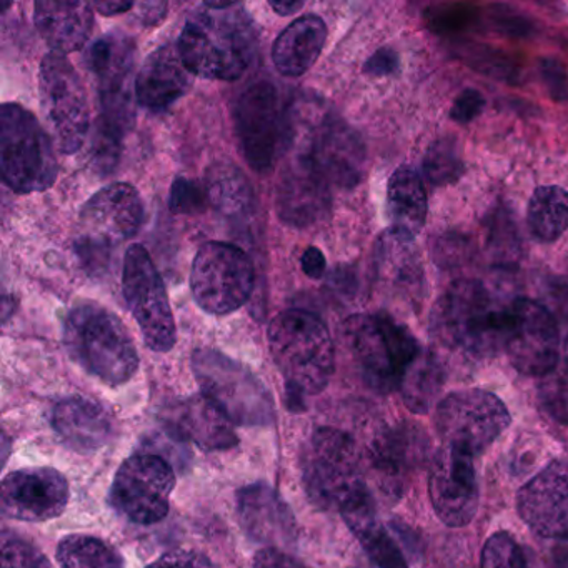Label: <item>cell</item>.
<instances>
[{
    "label": "cell",
    "instance_id": "obj_25",
    "mask_svg": "<svg viewBox=\"0 0 568 568\" xmlns=\"http://www.w3.org/2000/svg\"><path fill=\"white\" fill-rule=\"evenodd\" d=\"M94 6L88 2L42 0L34 9V22L52 52L69 54L88 44L94 28Z\"/></svg>",
    "mask_w": 568,
    "mask_h": 568
},
{
    "label": "cell",
    "instance_id": "obj_28",
    "mask_svg": "<svg viewBox=\"0 0 568 568\" xmlns=\"http://www.w3.org/2000/svg\"><path fill=\"white\" fill-rule=\"evenodd\" d=\"M341 514L375 567L407 568V560L397 541L378 520L377 508L368 488H364L361 494L348 500L341 508Z\"/></svg>",
    "mask_w": 568,
    "mask_h": 568
},
{
    "label": "cell",
    "instance_id": "obj_2",
    "mask_svg": "<svg viewBox=\"0 0 568 568\" xmlns=\"http://www.w3.org/2000/svg\"><path fill=\"white\" fill-rule=\"evenodd\" d=\"M508 327L510 305L478 281L455 282L432 312L435 338L471 357H490L505 348Z\"/></svg>",
    "mask_w": 568,
    "mask_h": 568
},
{
    "label": "cell",
    "instance_id": "obj_23",
    "mask_svg": "<svg viewBox=\"0 0 568 568\" xmlns=\"http://www.w3.org/2000/svg\"><path fill=\"white\" fill-rule=\"evenodd\" d=\"M331 187L311 164L295 158L278 181L277 211L282 221L295 227L317 222L331 209Z\"/></svg>",
    "mask_w": 568,
    "mask_h": 568
},
{
    "label": "cell",
    "instance_id": "obj_3",
    "mask_svg": "<svg viewBox=\"0 0 568 568\" xmlns=\"http://www.w3.org/2000/svg\"><path fill=\"white\" fill-rule=\"evenodd\" d=\"M268 348L284 375L291 405L304 395L321 394L335 368L334 342L317 315L307 311L282 312L268 325Z\"/></svg>",
    "mask_w": 568,
    "mask_h": 568
},
{
    "label": "cell",
    "instance_id": "obj_7",
    "mask_svg": "<svg viewBox=\"0 0 568 568\" xmlns=\"http://www.w3.org/2000/svg\"><path fill=\"white\" fill-rule=\"evenodd\" d=\"M345 338L367 384L384 394L400 387L405 371L422 351L414 334L384 312L348 318Z\"/></svg>",
    "mask_w": 568,
    "mask_h": 568
},
{
    "label": "cell",
    "instance_id": "obj_21",
    "mask_svg": "<svg viewBox=\"0 0 568 568\" xmlns=\"http://www.w3.org/2000/svg\"><path fill=\"white\" fill-rule=\"evenodd\" d=\"M521 520L541 537L568 535V464L554 460L520 488Z\"/></svg>",
    "mask_w": 568,
    "mask_h": 568
},
{
    "label": "cell",
    "instance_id": "obj_8",
    "mask_svg": "<svg viewBox=\"0 0 568 568\" xmlns=\"http://www.w3.org/2000/svg\"><path fill=\"white\" fill-rule=\"evenodd\" d=\"M192 371L202 395L221 408L232 424L261 427L274 422L272 395L244 365L212 348H199L192 355Z\"/></svg>",
    "mask_w": 568,
    "mask_h": 568
},
{
    "label": "cell",
    "instance_id": "obj_11",
    "mask_svg": "<svg viewBox=\"0 0 568 568\" xmlns=\"http://www.w3.org/2000/svg\"><path fill=\"white\" fill-rule=\"evenodd\" d=\"M510 422L504 402L480 388L452 392L435 410V428L444 444L471 457L490 447Z\"/></svg>",
    "mask_w": 568,
    "mask_h": 568
},
{
    "label": "cell",
    "instance_id": "obj_50",
    "mask_svg": "<svg viewBox=\"0 0 568 568\" xmlns=\"http://www.w3.org/2000/svg\"><path fill=\"white\" fill-rule=\"evenodd\" d=\"M134 8L132 2H95L94 9L102 16H115Z\"/></svg>",
    "mask_w": 568,
    "mask_h": 568
},
{
    "label": "cell",
    "instance_id": "obj_5",
    "mask_svg": "<svg viewBox=\"0 0 568 568\" xmlns=\"http://www.w3.org/2000/svg\"><path fill=\"white\" fill-rule=\"evenodd\" d=\"M64 344L75 364L108 385L134 377L139 354L118 315L98 304H81L69 312Z\"/></svg>",
    "mask_w": 568,
    "mask_h": 568
},
{
    "label": "cell",
    "instance_id": "obj_13",
    "mask_svg": "<svg viewBox=\"0 0 568 568\" xmlns=\"http://www.w3.org/2000/svg\"><path fill=\"white\" fill-rule=\"evenodd\" d=\"M122 291L145 345L154 352L171 351L178 342L171 302L154 261L142 245H131L125 252Z\"/></svg>",
    "mask_w": 568,
    "mask_h": 568
},
{
    "label": "cell",
    "instance_id": "obj_34",
    "mask_svg": "<svg viewBox=\"0 0 568 568\" xmlns=\"http://www.w3.org/2000/svg\"><path fill=\"white\" fill-rule=\"evenodd\" d=\"M445 384V372L432 352L422 348L400 382L402 398L408 410L427 414L440 395Z\"/></svg>",
    "mask_w": 568,
    "mask_h": 568
},
{
    "label": "cell",
    "instance_id": "obj_22",
    "mask_svg": "<svg viewBox=\"0 0 568 568\" xmlns=\"http://www.w3.org/2000/svg\"><path fill=\"white\" fill-rule=\"evenodd\" d=\"M237 508L242 527L255 541L281 548L297 538L294 514L271 485H247L239 490Z\"/></svg>",
    "mask_w": 568,
    "mask_h": 568
},
{
    "label": "cell",
    "instance_id": "obj_9",
    "mask_svg": "<svg viewBox=\"0 0 568 568\" xmlns=\"http://www.w3.org/2000/svg\"><path fill=\"white\" fill-rule=\"evenodd\" d=\"M305 490L322 508H341L364 490L361 457L354 440L335 428H318L302 458Z\"/></svg>",
    "mask_w": 568,
    "mask_h": 568
},
{
    "label": "cell",
    "instance_id": "obj_43",
    "mask_svg": "<svg viewBox=\"0 0 568 568\" xmlns=\"http://www.w3.org/2000/svg\"><path fill=\"white\" fill-rule=\"evenodd\" d=\"M540 72L551 98L558 102L568 101V79L564 64L555 59H544L540 62Z\"/></svg>",
    "mask_w": 568,
    "mask_h": 568
},
{
    "label": "cell",
    "instance_id": "obj_4",
    "mask_svg": "<svg viewBox=\"0 0 568 568\" xmlns=\"http://www.w3.org/2000/svg\"><path fill=\"white\" fill-rule=\"evenodd\" d=\"M302 161L325 181L338 187H354L362 179L365 149L361 138L327 108L307 104L291 108V144Z\"/></svg>",
    "mask_w": 568,
    "mask_h": 568
},
{
    "label": "cell",
    "instance_id": "obj_44",
    "mask_svg": "<svg viewBox=\"0 0 568 568\" xmlns=\"http://www.w3.org/2000/svg\"><path fill=\"white\" fill-rule=\"evenodd\" d=\"M400 68V59L397 52L390 48H382L365 62V74L372 78H387V75L395 74Z\"/></svg>",
    "mask_w": 568,
    "mask_h": 568
},
{
    "label": "cell",
    "instance_id": "obj_37",
    "mask_svg": "<svg viewBox=\"0 0 568 568\" xmlns=\"http://www.w3.org/2000/svg\"><path fill=\"white\" fill-rule=\"evenodd\" d=\"M464 159L460 155V145L457 139L445 138L437 139L428 148L424 158V174L432 185L455 184L464 174Z\"/></svg>",
    "mask_w": 568,
    "mask_h": 568
},
{
    "label": "cell",
    "instance_id": "obj_29",
    "mask_svg": "<svg viewBox=\"0 0 568 568\" xmlns=\"http://www.w3.org/2000/svg\"><path fill=\"white\" fill-rule=\"evenodd\" d=\"M325 41V22L318 16H304L278 36L272 48V61L285 78H298L321 58Z\"/></svg>",
    "mask_w": 568,
    "mask_h": 568
},
{
    "label": "cell",
    "instance_id": "obj_32",
    "mask_svg": "<svg viewBox=\"0 0 568 568\" xmlns=\"http://www.w3.org/2000/svg\"><path fill=\"white\" fill-rule=\"evenodd\" d=\"M378 277L395 291H417L422 284V262L414 239L395 231L382 235L377 245Z\"/></svg>",
    "mask_w": 568,
    "mask_h": 568
},
{
    "label": "cell",
    "instance_id": "obj_48",
    "mask_svg": "<svg viewBox=\"0 0 568 568\" xmlns=\"http://www.w3.org/2000/svg\"><path fill=\"white\" fill-rule=\"evenodd\" d=\"M139 8H141L144 24H158L164 18L165 12H168V4L165 2H144V4H139Z\"/></svg>",
    "mask_w": 568,
    "mask_h": 568
},
{
    "label": "cell",
    "instance_id": "obj_12",
    "mask_svg": "<svg viewBox=\"0 0 568 568\" xmlns=\"http://www.w3.org/2000/svg\"><path fill=\"white\" fill-rule=\"evenodd\" d=\"M242 154L257 172L271 171L291 144V108L282 105L277 89L257 82L242 94L235 111Z\"/></svg>",
    "mask_w": 568,
    "mask_h": 568
},
{
    "label": "cell",
    "instance_id": "obj_36",
    "mask_svg": "<svg viewBox=\"0 0 568 568\" xmlns=\"http://www.w3.org/2000/svg\"><path fill=\"white\" fill-rule=\"evenodd\" d=\"M209 201L224 215H239L251 209L252 189L235 165L221 164L209 174Z\"/></svg>",
    "mask_w": 568,
    "mask_h": 568
},
{
    "label": "cell",
    "instance_id": "obj_15",
    "mask_svg": "<svg viewBox=\"0 0 568 568\" xmlns=\"http://www.w3.org/2000/svg\"><path fill=\"white\" fill-rule=\"evenodd\" d=\"M135 48L124 36H109L95 41L85 54L89 72L98 79L102 114L95 128L124 139L134 121L132 71Z\"/></svg>",
    "mask_w": 568,
    "mask_h": 568
},
{
    "label": "cell",
    "instance_id": "obj_30",
    "mask_svg": "<svg viewBox=\"0 0 568 568\" xmlns=\"http://www.w3.org/2000/svg\"><path fill=\"white\" fill-rule=\"evenodd\" d=\"M427 192L414 169L402 165L387 187V212L392 231L415 239L427 221Z\"/></svg>",
    "mask_w": 568,
    "mask_h": 568
},
{
    "label": "cell",
    "instance_id": "obj_19",
    "mask_svg": "<svg viewBox=\"0 0 568 568\" xmlns=\"http://www.w3.org/2000/svg\"><path fill=\"white\" fill-rule=\"evenodd\" d=\"M71 490L54 468H22L12 471L0 487V508L6 517L21 521H45L61 517Z\"/></svg>",
    "mask_w": 568,
    "mask_h": 568
},
{
    "label": "cell",
    "instance_id": "obj_20",
    "mask_svg": "<svg viewBox=\"0 0 568 568\" xmlns=\"http://www.w3.org/2000/svg\"><path fill=\"white\" fill-rule=\"evenodd\" d=\"M144 221V204L134 185L119 182L92 195L81 209L84 241L91 248L122 244L138 234Z\"/></svg>",
    "mask_w": 568,
    "mask_h": 568
},
{
    "label": "cell",
    "instance_id": "obj_46",
    "mask_svg": "<svg viewBox=\"0 0 568 568\" xmlns=\"http://www.w3.org/2000/svg\"><path fill=\"white\" fill-rule=\"evenodd\" d=\"M148 568H214L204 557L194 554H169Z\"/></svg>",
    "mask_w": 568,
    "mask_h": 568
},
{
    "label": "cell",
    "instance_id": "obj_42",
    "mask_svg": "<svg viewBox=\"0 0 568 568\" xmlns=\"http://www.w3.org/2000/svg\"><path fill=\"white\" fill-rule=\"evenodd\" d=\"M484 95L477 89H465L455 99L452 105L450 118L458 124H470L471 121L478 118L485 111Z\"/></svg>",
    "mask_w": 568,
    "mask_h": 568
},
{
    "label": "cell",
    "instance_id": "obj_26",
    "mask_svg": "<svg viewBox=\"0 0 568 568\" xmlns=\"http://www.w3.org/2000/svg\"><path fill=\"white\" fill-rule=\"evenodd\" d=\"M52 427L69 447L81 454L99 450L114 435L111 415L101 405L82 397L59 402L52 414Z\"/></svg>",
    "mask_w": 568,
    "mask_h": 568
},
{
    "label": "cell",
    "instance_id": "obj_51",
    "mask_svg": "<svg viewBox=\"0 0 568 568\" xmlns=\"http://www.w3.org/2000/svg\"><path fill=\"white\" fill-rule=\"evenodd\" d=\"M271 8L278 16H291L304 8V2H271Z\"/></svg>",
    "mask_w": 568,
    "mask_h": 568
},
{
    "label": "cell",
    "instance_id": "obj_33",
    "mask_svg": "<svg viewBox=\"0 0 568 568\" xmlns=\"http://www.w3.org/2000/svg\"><path fill=\"white\" fill-rule=\"evenodd\" d=\"M527 224L535 241H558L568 231V192L557 185L538 187L528 202Z\"/></svg>",
    "mask_w": 568,
    "mask_h": 568
},
{
    "label": "cell",
    "instance_id": "obj_45",
    "mask_svg": "<svg viewBox=\"0 0 568 568\" xmlns=\"http://www.w3.org/2000/svg\"><path fill=\"white\" fill-rule=\"evenodd\" d=\"M254 568H308L297 558L282 551L281 548L267 547L258 551L254 558Z\"/></svg>",
    "mask_w": 568,
    "mask_h": 568
},
{
    "label": "cell",
    "instance_id": "obj_40",
    "mask_svg": "<svg viewBox=\"0 0 568 568\" xmlns=\"http://www.w3.org/2000/svg\"><path fill=\"white\" fill-rule=\"evenodd\" d=\"M2 568H52L49 558L24 538L2 537Z\"/></svg>",
    "mask_w": 568,
    "mask_h": 568
},
{
    "label": "cell",
    "instance_id": "obj_35",
    "mask_svg": "<svg viewBox=\"0 0 568 568\" xmlns=\"http://www.w3.org/2000/svg\"><path fill=\"white\" fill-rule=\"evenodd\" d=\"M62 568H124V558L108 541L89 535H69L58 547Z\"/></svg>",
    "mask_w": 568,
    "mask_h": 568
},
{
    "label": "cell",
    "instance_id": "obj_38",
    "mask_svg": "<svg viewBox=\"0 0 568 568\" xmlns=\"http://www.w3.org/2000/svg\"><path fill=\"white\" fill-rule=\"evenodd\" d=\"M480 568H527L524 550L507 531H497L485 541Z\"/></svg>",
    "mask_w": 568,
    "mask_h": 568
},
{
    "label": "cell",
    "instance_id": "obj_47",
    "mask_svg": "<svg viewBox=\"0 0 568 568\" xmlns=\"http://www.w3.org/2000/svg\"><path fill=\"white\" fill-rule=\"evenodd\" d=\"M325 267H327V262H325L321 248L308 247L302 255V268L314 281H318L325 274Z\"/></svg>",
    "mask_w": 568,
    "mask_h": 568
},
{
    "label": "cell",
    "instance_id": "obj_24",
    "mask_svg": "<svg viewBox=\"0 0 568 568\" xmlns=\"http://www.w3.org/2000/svg\"><path fill=\"white\" fill-rule=\"evenodd\" d=\"M191 78L178 45H162L142 65L135 79V99L142 108L161 114L187 94Z\"/></svg>",
    "mask_w": 568,
    "mask_h": 568
},
{
    "label": "cell",
    "instance_id": "obj_49",
    "mask_svg": "<svg viewBox=\"0 0 568 568\" xmlns=\"http://www.w3.org/2000/svg\"><path fill=\"white\" fill-rule=\"evenodd\" d=\"M551 558L555 568H568V535L557 538L551 548Z\"/></svg>",
    "mask_w": 568,
    "mask_h": 568
},
{
    "label": "cell",
    "instance_id": "obj_1",
    "mask_svg": "<svg viewBox=\"0 0 568 568\" xmlns=\"http://www.w3.org/2000/svg\"><path fill=\"white\" fill-rule=\"evenodd\" d=\"M178 49L192 75L237 81L257 51L254 22L239 2L224 11L202 4L185 21Z\"/></svg>",
    "mask_w": 568,
    "mask_h": 568
},
{
    "label": "cell",
    "instance_id": "obj_17",
    "mask_svg": "<svg viewBox=\"0 0 568 568\" xmlns=\"http://www.w3.org/2000/svg\"><path fill=\"white\" fill-rule=\"evenodd\" d=\"M505 351L520 374L544 378L557 371L560 334L554 314L531 298L511 302Z\"/></svg>",
    "mask_w": 568,
    "mask_h": 568
},
{
    "label": "cell",
    "instance_id": "obj_52",
    "mask_svg": "<svg viewBox=\"0 0 568 568\" xmlns=\"http://www.w3.org/2000/svg\"><path fill=\"white\" fill-rule=\"evenodd\" d=\"M564 355H565V371L568 372V337H567V341H565Z\"/></svg>",
    "mask_w": 568,
    "mask_h": 568
},
{
    "label": "cell",
    "instance_id": "obj_14",
    "mask_svg": "<svg viewBox=\"0 0 568 568\" xmlns=\"http://www.w3.org/2000/svg\"><path fill=\"white\" fill-rule=\"evenodd\" d=\"M39 89L62 154L81 151L91 128L88 92L81 75L64 54L45 55L39 72Z\"/></svg>",
    "mask_w": 568,
    "mask_h": 568
},
{
    "label": "cell",
    "instance_id": "obj_41",
    "mask_svg": "<svg viewBox=\"0 0 568 568\" xmlns=\"http://www.w3.org/2000/svg\"><path fill=\"white\" fill-rule=\"evenodd\" d=\"M207 189L191 179H175L171 189V199H169V207L174 214H202L207 207Z\"/></svg>",
    "mask_w": 568,
    "mask_h": 568
},
{
    "label": "cell",
    "instance_id": "obj_18",
    "mask_svg": "<svg viewBox=\"0 0 568 568\" xmlns=\"http://www.w3.org/2000/svg\"><path fill=\"white\" fill-rule=\"evenodd\" d=\"M428 495L435 514L447 527L470 524L480 501L474 457L447 445L440 448L428 474Z\"/></svg>",
    "mask_w": 568,
    "mask_h": 568
},
{
    "label": "cell",
    "instance_id": "obj_6",
    "mask_svg": "<svg viewBox=\"0 0 568 568\" xmlns=\"http://www.w3.org/2000/svg\"><path fill=\"white\" fill-rule=\"evenodd\" d=\"M51 138L32 112L6 104L0 112V172L18 194L48 191L58 179Z\"/></svg>",
    "mask_w": 568,
    "mask_h": 568
},
{
    "label": "cell",
    "instance_id": "obj_39",
    "mask_svg": "<svg viewBox=\"0 0 568 568\" xmlns=\"http://www.w3.org/2000/svg\"><path fill=\"white\" fill-rule=\"evenodd\" d=\"M538 402L545 414L568 425V372L565 368L545 375L538 387Z\"/></svg>",
    "mask_w": 568,
    "mask_h": 568
},
{
    "label": "cell",
    "instance_id": "obj_31",
    "mask_svg": "<svg viewBox=\"0 0 568 568\" xmlns=\"http://www.w3.org/2000/svg\"><path fill=\"white\" fill-rule=\"evenodd\" d=\"M424 445L418 432L408 427L387 428L371 447L372 465L385 484L398 487L405 475L418 464Z\"/></svg>",
    "mask_w": 568,
    "mask_h": 568
},
{
    "label": "cell",
    "instance_id": "obj_27",
    "mask_svg": "<svg viewBox=\"0 0 568 568\" xmlns=\"http://www.w3.org/2000/svg\"><path fill=\"white\" fill-rule=\"evenodd\" d=\"M172 430L204 450H225L239 444L231 418L204 395H195L175 405Z\"/></svg>",
    "mask_w": 568,
    "mask_h": 568
},
{
    "label": "cell",
    "instance_id": "obj_16",
    "mask_svg": "<svg viewBox=\"0 0 568 568\" xmlns=\"http://www.w3.org/2000/svg\"><path fill=\"white\" fill-rule=\"evenodd\" d=\"M174 487V468L161 455H132L115 474L111 504L134 524L154 525L169 514Z\"/></svg>",
    "mask_w": 568,
    "mask_h": 568
},
{
    "label": "cell",
    "instance_id": "obj_10",
    "mask_svg": "<svg viewBox=\"0 0 568 568\" xmlns=\"http://www.w3.org/2000/svg\"><path fill=\"white\" fill-rule=\"evenodd\" d=\"M254 284V264L237 245L209 242L199 248L191 288L202 311L212 315L239 311L251 298Z\"/></svg>",
    "mask_w": 568,
    "mask_h": 568
}]
</instances>
